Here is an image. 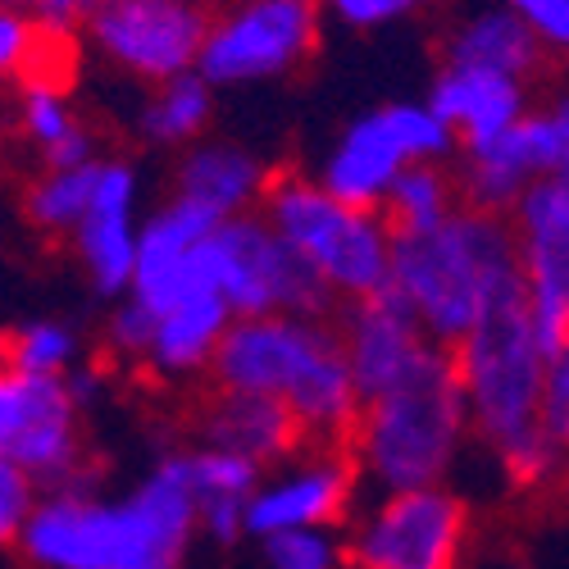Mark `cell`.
<instances>
[{"label":"cell","instance_id":"33","mask_svg":"<svg viewBox=\"0 0 569 569\" xmlns=\"http://www.w3.org/2000/svg\"><path fill=\"white\" fill-rule=\"evenodd\" d=\"M506 6L533 28L551 60H569V0H506Z\"/></svg>","mask_w":569,"mask_h":569},{"label":"cell","instance_id":"24","mask_svg":"<svg viewBox=\"0 0 569 569\" xmlns=\"http://www.w3.org/2000/svg\"><path fill=\"white\" fill-rule=\"evenodd\" d=\"M214 82H206L201 73H182L169 82L147 87V97L137 101L132 114V132L156 151H187L206 137L210 119H214Z\"/></svg>","mask_w":569,"mask_h":569},{"label":"cell","instance_id":"19","mask_svg":"<svg viewBox=\"0 0 569 569\" xmlns=\"http://www.w3.org/2000/svg\"><path fill=\"white\" fill-rule=\"evenodd\" d=\"M429 106L456 128L460 151L488 147V141L506 137L529 106V82L492 73V69H469V64H442V73L429 87Z\"/></svg>","mask_w":569,"mask_h":569},{"label":"cell","instance_id":"29","mask_svg":"<svg viewBox=\"0 0 569 569\" xmlns=\"http://www.w3.org/2000/svg\"><path fill=\"white\" fill-rule=\"evenodd\" d=\"M515 141L525 151L533 178H569V91L533 106L515 123Z\"/></svg>","mask_w":569,"mask_h":569},{"label":"cell","instance_id":"1","mask_svg":"<svg viewBox=\"0 0 569 569\" xmlns=\"http://www.w3.org/2000/svg\"><path fill=\"white\" fill-rule=\"evenodd\" d=\"M201 533V501L187 451L160 456L119 497L46 492L14 551L32 569H182Z\"/></svg>","mask_w":569,"mask_h":569},{"label":"cell","instance_id":"2","mask_svg":"<svg viewBox=\"0 0 569 569\" xmlns=\"http://www.w3.org/2000/svg\"><path fill=\"white\" fill-rule=\"evenodd\" d=\"M210 388L288 401L315 447H351L365 415V397L351 373L338 319H232L210 369Z\"/></svg>","mask_w":569,"mask_h":569},{"label":"cell","instance_id":"4","mask_svg":"<svg viewBox=\"0 0 569 569\" xmlns=\"http://www.w3.org/2000/svg\"><path fill=\"white\" fill-rule=\"evenodd\" d=\"M465 438H473V415L456 356L433 347L397 388L365 401L351 451L365 483L378 492H406L447 483Z\"/></svg>","mask_w":569,"mask_h":569},{"label":"cell","instance_id":"5","mask_svg":"<svg viewBox=\"0 0 569 569\" xmlns=\"http://www.w3.org/2000/svg\"><path fill=\"white\" fill-rule=\"evenodd\" d=\"M451 356L469 397L473 438L492 456L542 429V388L551 351L538 338L529 282L506 288L473 323V333L460 347H451Z\"/></svg>","mask_w":569,"mask_h":569},{"label":"cell","instance_id":"15","mask_svg":"<svg viewBox=\"0 0 569 569\" xmlns=\"http://www.w3.org/2000/svg\"><path fill=\"white\" fill-rule=\"evenodd\" d=\"M137 192H141V182L128 160H101L91 210L69 237L87 288L101 301H123L137 282V251H141Z\"/></svg>","mask_w":569,"mask_h":569},{"label":"cell","instance_id":"8","mask_svg":"<svg viewBox=\"0 0 569 569\" xmlns=\"http://www.w3.org/2000/svg\"><path fill=\"white\" fill-rule=\"evenodd\" d=\"M210 264H214V288L228 297L237 319H256V315L338 319L342 310L338 292L282 242L260 210L219 223V232L210 237Z\"/></svg>","mask_w":569,"mask_h":569},{"label":"cell","instance_id":"9","mask_svg":"<svg viewBox=\"0 0 569 569\" xmlns=\"http://www.w3.org/2000/svg\"><path fill=\"white\" fill-rule=\"evenodd\" d=\"M319 28V0H219L197 73L214 87L282 82L315 60Z\"/></svg>","mask_w":569,"mask_h":569},{"label":"cell","instance_id":"11","mask_svg":"<svg viewBox=\"0 0 569 569\" xmlns=\"http://www.w3.org/2000/svg\"><path fill=\"white\" fill-rule=\"evenodd\" d=\"M210 23V0H106L82 37L128 82L156 87L201 69Z\"/></svg>","mask_w":569,"mask_h":569},{"label":"cell","instance_id":"12","mask_svg":"<svg viewBox=\"0 0 569 569\" xmlns=\"http://www.w3.org/2000/svg\"><path fill=\"white\" fill-rule=\"evenodd\" d=\"M510 228L538 338L556 356L569 347V178H538L510 210Z\"/></svg>","mask_w":569,"mask_h":569},{"label":"cell","instance_id":"32","mask_svg":"<svg viewBox=\"0 0 569 569\" xmlns=\"http://www.w3.org/2000/svg\"><path fill=\"white\" fill-rule=\"evenodd\" d=\"M41 497H46V492L37 488L32 473H23V469L10 465V460H0V538H6L10 547H14L19 533L28 529V519L37 515Z\"/></svg>","mask_w":569,"mask_h":569},{"label":"cell","instance_id":"10","mask_svg":"<svg viewBox=\"0 0 569 569\" xmlns=\"http://www.w3.org/2000/svg\"><path fill=\"white\" fill-rule=\"evenodd\" d=\"M469 501L447 483L378 492L347 533V569H460Z\"/></svg>","mask_w":569,"mask_h":569},{"label":"cell","instance_id":"14","mask_svg":"<svg viewBox=\"0 0 569 569\" xmlns=\"http://www.w3.org/2000/svg\"><path fill=\"white\" fill-rule=\"evenodd\" d=\"M219 214L187 201L169 197L141 219V251H137V282L132 297H141L156 310L178 306L201 288H214V264H210V237L219 232Z\"/></svg>","mask_w":569,"mask_h":569},{"label":"cell","instance_id":"21","mask_svg":"<svg viewBox=\"0 0 569 569\" xmlns=\"http://www.w3.org/2000/svg\"><path fill=\"white\" fill-rule=\"evenodd\" d=\"M273 173L264 169L260 156H251L237 141H219V137H201L197 147H187L173 164V192L197 201L206 210H214L219 219H242L256 214L264 206Z\"/></svg>","mask_w":569,"mask_h":569},{"label":"cell","instance_id":"30","mask_svg":"<svg viewBox=\"0 0 569 569\" xmlns=\"http://www.w3.org/2000/svg\"><path fill=\"white\" fill-rule=\"evenodd\" d=\"M156 328H160V310L147 306L141 297H123L110 301V319H106V360L119 369H141L151 356L156 342Z\"/></svg>","mask_w":569,"mask_h":569},{"label":"cell","instance_id":"18","mask_svg":"<svg viewBox=\"0 0 569 569\" xmlns=\"http://www.w3.org/2000/svg\"><path fill=\"white\" fill-rule=\"evenodd\" d=\"M197 438L201 447H223L256 460L260 469H278L297 460L310 442L306 423L297 410L278 397H256V392H223L214 388L201 410H197Z\"/></svg>","mask_w":569,"mask_h":569},{"label":"cell","instance_id":"27","mask_svg":"<svg viewBox=\"0 0 569 569\" xmlns=\"http://www.w3.org/2000/svg\"><path fill=\"white\" fill-rule=\"evenodd\" d=\"M14 128L32 147L37 160L51 147H60L69 132H78L82 119H78L69 91H64V78H46V73L19 78L14 82Z\"/></svg>","mask_w":569,"mask_h":569},{"label":"cell","instance_id":"31","mask_svg":"<svg viewBox=\"0 0 569 569\" xmlns=\"http://www.w3.org/2000/svg\"><path fill=\"white\" fill-rule=\"evenodd\" d=\"M269 569H347V542L333 529H288L260 538Z\"/></svg>","mask_w":569,"mask_h":569},{"label":"cell","instance_id":"7","mask_svg":"<svg viewBox=\"0 0 569 569\" xmlns=\"http://www.w3.org/2000/svg\"><path fill=\"white\" fill-rule=\"evenodd\" d=\"M0 460L32 473L41 492H91L97 456L82 433V406L69 378L51 373H0Z\"/></svg>","mask_w":569,"mask_h":569},{"label":"cell","instance_id":"23","mask_svg":"<svg viewBox=\"0 0 569 569\" xmlns=\"http://www.w3.org/2000/svg\"><path fill=\"white\" fill-rule=\"evenodd\" d=\"M551 56L542 51V41L533 28L519 19L506 0L497 10H479L465 23H456L442 41V64H469V69H492L510 78H533Z\"/></svg>","mask_w":569,"mask_h":569},{"label":"cell","instance_id":"36","mask_svg":"<svg viewBox=\"0 0 569 569\" xmlns=\"http://www.w3.org/2000/svg\"><path fill=\"white\" fill-rule=\"evenodd\" d=\"M6 6H19L28 19H37L46 32H56V37L82 32L87 19L97 14V0H6Z\"/></svg>","mask_w":569,"mask_h":569},{"label":"cell","instance_id":"25","mask_svg":"<svg viewBox=\"0 0 569 569\" xmlns=\"http://www.w3.org/2000/svg\"><path fill=\"white\" fill-rule=\"evenodd\" d=\"M101 160L82 164V169H37L28 178V187H23V219H28V228H37L41 237H56V242L73 237L78 223L91 210V197H97Z\"/></svg>","mask_w":569,"mask_h":569},{"label":"cell","instance_id":"16","mask_svg":"<svg viewBox=\"0 0 569 569\" xmlns=\"http://www.w3.org/2000/svg\"><path fill=\"white\" fill-rule=\"evenodd\" d=\"M338 328H342L351 373H356L365 401L397 388L401 378L438 347L429 333H423V323L415 319V310L401 301L397 288H383V292L360 297V301H342Z\"/></svg>","mask_w":569,"mask_h":569},{"label":"cell","instance_id":"20","mask_svg":"<svg viewBox=\"0 0 569 569\" xmlns=\"http://www.w3.org/2000/svg\"><path fill=\"white\" fill-rule=\"evenodd\" d=\"M232 319L237 315L219 288H201L192 297H182L178 306L160 310V328L141 373L156 378L160 388H187L197 378H210Z\"/></svg>","mask_w":569,"mask_h":569},{"label":"cell","instance_id":"17","mask_svg":"<svg viewBox=\"0 0 569 569\" xmlns=\"http://www.w3.org/2000/svg\"><path fill=\"white\" fill-rule=\"evenodd\" d=\"M406 164H415V160L401 137V123H397L392 106H378L342 128V137L333 141V151L323 156L315 178L347 206L383 210L397 178L406 173Z\"/></svg>","mask_w":569,"mask_h":569},{"label":"cell","instance_id":"22","mask_svg":"<svg viewBox=\"0 0 569 569\" xmlns=\"http://www.w3.org/2000/svg\"><path fill=\"white\" fill-rule=\"evenodd\" d=\"M187 465H192V483L201 501V533L219 547L251 538V497L260 492L269 469L223 447L187 451Z\"/></svg>","mask_w":569,"mask_h":569},{"label":"cell","instance_id":"3","mask_svg":"<svg viewBox=\"0 0 569 569\" xmlns=\"http://www.w3.org/2000/svg\"><path fill=\"white\" fill-rule=\"evenodd\" d=\"M515 282H525V269L506 214L460 206L423 232H397L392 288L447 351L473 333L483 310Z\"/></svg>","mask_w":569,"mask_h":569},{"label":"cell","instance_id":"13","mask_svg":"<svg viewBox=\"0 0 569 569\" xmlns=\"http://www.w3.org/2000/svg\"><path fill=\"white\" fill-rule=\"evenodd\" d=\"M360 465L351 447H306L297 460L264 473L251 497V538L288 529H338L360 492Z\"/></svg>","mask_w":569,"mask_h":569},{"label":"cell","instance_id":"28","mask_svg":"<svg viewBox=\"0 0 569 569\" xmlns=\"http://www.w3.org/2000/svg\"><path fill=\"white\" fill-rule=\"evenodd\" d=\"M82 365V333L69 319H23L6 333V369L64 378Z\"/></svg>","mask_w":569,"mask_h":569},{"label":"cell","instance_id":"37","mask_svg":"<svg viewBox=\"0 0 569 569\" xmlns=\"http://www.w3.org/2000/svg\"><path fill=\"white\" fill-rule=\"evenodd\" d=\"M64 378H69V392H73V401L82 406V415L106 397V369H101V365H78V369L64 373Z\"/></svg>","mask_w":569,"mask_h":569},{"label":"cell","instance_id":"35","mask_svg":"<svg viewBox=\"0 0 569 569\" xmlns=\"http://www.w3.org/2000/svg\"><path fill=\"white\" fill-rule=\"evenodd\" d=\"M542 429L569 447V347H560L547 365V388H542Z\"/></svg>","mask_w":569,"mask_h":569},{"label":"cell","instance_id":"26","mask_svg":"<svg viewBox=\"0 0 569 569\" xmlns=\"http://www.w3.org/2000/svg\"><path fill=\"white\" fill-rule=\"evenodd\" d=\"M460 206H465L460 173H451L447 164H406L383 214L397 232H423V228L442 223L447 214H456Z\"/></svg>","mask_w":569,"mask_h":569},{"label":"cell","instance_id":"6","mask_svg":"<svg viewBox=\"0 0 569 569\" xmlns=\"http://www.w3.org/2000/svg\"><path fill=\"white\" fill-rule=\"evenodd\" d=\"M260 214L288 242L338 301H360L392 288L397 228L383 210H360L338 201L315 173H273Z\"/></svg>","mask_w":569,"mask_h":569},{"label":"cell","instance_id":"34","mask_svg":"<svg viewBox=\"0 0 569 569\" xmlns=\"http://www.w3.org/2000/svg\"><path fill=\"white\" fill-rule=\"evenodd\" d=\"M328 19H338L342 28L369 32V28H388L401 23L406 14L419 10V0H319Z\"/></svg>","mask_w":569,"mask_h":569}]
</instances>
